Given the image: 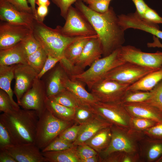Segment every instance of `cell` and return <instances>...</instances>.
<instances>
[{"label": "cell", "mask_w": 162, "mask_h": 162, "mask_svg": "<svg viewBox=\"0 0 162 162\" xmlns=\"http://www.w3.org/2000/svg\"><path fill=\"white\" fill-rule=\"evenodd\" d=\"M90 108L96 115L117 125L126 126L122 115L125 109L122 102L106 103L97 101Z\"/></svg>", "instance_id": "cell-14"}, {"label": "cell", "mask_w": 162, "mask_h": 162, "mask_svg": "<svg viewBox=\"0 0 162 162\" xmlns=\"http://www.w3.org/2000/svg\"><path fill=\"white\" fill-rule=\"evenodd\" d=\"M38 119L35 111L24 109L0 115V122L8 130L14 145L34 144Z\"/></svg>", "instance_id": "cell-2"}, {"label": "cell", "mask_w": 162, "mask_h": 162, "mask_svg": "<svg viewBox=\"0 0 162 162\" xmlns=\"http://www.w3.org/2000/svg\"><path fill=\"white\" fill-rule=\"evenodd\" d=\"M63 57H54L48 55L42 70L38 74L37 77L41 79L49 71L53 68L56 63L59 62Z\"/></svg>", "instance_id": "cell-42"}, {"label": "cell", "mask_w": 162, "mask_h": 162, "mask_svg": "<svg viewBox=\"0 0 162 162\" xmlns=\"http://www.w3.org/2000/svg\"><path fill=\"white\" fill-rule=\"evenodd\" d=\"M48 7L44 5L38 6L37 9L35 19L38 21L43 22L48 13Z\"/></svg>", "instance_id": "cell-49"}, {"label": "cell", "mask_w": 162, "mask_h": 162, "mask_svg": "<svg viewBox=\"0 0 162 162\" xmlns=\"http://www.w3.org/2000/svg\"><path fill=\"white\" fill-rule=\"evenodd\" d=\"M48 98L62 105L74 109L80 106H84L71 92L66 89Z\"/></svg>", "instance_id": "cell-30"}, {"label": "cell", "mask_w": 162, "mask_h": 162, "mask_svg": "<svg viewBox=\"0 0 162 162\" xmlns=\"http://www.w3.org/2000/svg\"><path fill=\"white\" fill-rule=\"evenodd\" d=\"M103 50L98 36L91 38L85 45L75 66L81 73L88 66H90L95 61L101 58Z\"/></svg>", "instance_id": "cell-17"}, {"label": "cell", "mask_w": 162, "mask_h": 162, "mask_svg": "<svg viewBox=\"0 0 162 162\" xmlns=\"http://www.w3.org/2000/svg\"><path fill=\"white\" fill-rule=\"evenodd\" d=\"M15 65L9 66L0 65V88L7 93L14 109L17 110L20 108V106L13 99L14 93L11 87V81L14 79Z\"/></svg>", "instance_id": "cell-22"}, {"label": "cell", "mask_w": 162, "mask_h": 162, "mask_svg": "<svg viewBox=\"0 0 162 162\" xmlns=\"http://www.w3.org/2000/svg\"><path fill=\"white\" fill-rule=\"evenodd\" d=\"M153 41L151 43H148L147 44V46L148 47H155L161 48H162V44L160 42L158 39V38L153 36Z\"/></svg>", "instance_id": "cell-52"}, {"label": "cell", "mask_w": 162, "mask_h": 162, "mask_svg": "<svg viewBox=\"0 0 162 162\" xmlns=\"http://www.w3.org/2000/svg\"><path fill=\"white\" fill-rule=\"evenodd\" d=\"M148 132L158 140H162V122L157 123L152 127Z\"/></svg>", "instance_id": "cell-48"}, {"label": "cell", "mask_w": 162, "mask_h": 162, "mask_svg": "<svg viewBox=\"0 0 162 162\" xmlns=\"http://www.w3.org/2000/svg\"><path fill=\"white\" fill-rule=\"evenodd\" d=\"M28 2L29 3L31 6L32 8V13L34 15L36 14L37 9L35 8V4L36 0H27Z\"/></svg>", "instance_id": "cell-54"}, {"label": "cell", "mask_w": 162, "mask_h": 162, "mask_svg": "<svg viewBox=\"0 0 162 162\" xmlns=\"http://www.w3.org/2000/svg\"><path fill=\"white\" fill-rule=\"evenodd\" d=\"M32 34V27L5 22L0 25V50L6 49L24 40Z\"/></svg>", "instance_id": "cell-11"}, {"label": "cell", "mask_w": 162, "mask_h": 162, "mask_svg": "<svg viewBox=\"0 0 162 162\" xmlns=\"http://www.w3.org/2000/svg\"><path fill=\"white\" fill-rule=\"evenodd\" d=\"M118 55L124 62L131 63L155 69L162 68V52L147 53L131 45L122 46Z\"/></svg>", "instance_id": "cell-7"}, {"label": "cell", "mask_w": 162, "mask_h": 162, "mask_svg": "<svg viewBox=\"0 0 162 162\" xmlns=\"http://www.w3.org/2000/svg\"><path fill=\"white\" fill-rule=\"evenodd\" d=\"M96 115L90 107L81 106L75 109L74 120L80 124H82L93 118Z\"/></svg>", "instance_id": "cell-34"}, {"label": "cell", "mask_w": 162, "mask_h": 162, "mask_svg": "<svg viewBox=\"0 0 162 162\" xmlns=\"http://www.w3.org/2000/svg\"><path fill=\"white\" fill-rule=\"evenodd\" d=\"M110 1L106 0L94 1L89 3L88 7L94 11L103 13L108 10Z\"/></svg>", "instance_id": "cell-44"}, {"label": "cell", "mask_w": 162, "mask_h": 162, "mask_svg": "<svg viewBox=\"0 0 162 162\" xmlns=\"http://www.w3.org/2000/svg\"><path fill=\"white\" fill-rule=\"evenodd\" d=\"M22 42L27 57L42 48L40 44L34 37L32 33Z\"/></svg>", "instance_id": "cell-37"}, {"label": "cell", "mask_w": 162, "mask_h": 162, "mask_svg": "<svg viewBox=\"0 0 162 162\" xmlns=\"http://www.w3.org/2000/svg\"><path fill=\"white\" fill-rule=\"evenodd\" d=\"M135 126L139 129H145L152 127L157 123L146 118H135L133 120Z\"/></svg>", "instance_id": "cell-47"}, {"label": "cell", "mask_w": 162, "mask_h": 162, "mask_svg": "<svg viewBox=\"0 0 162 162\" xmlns=\"http://www.w3.org/2000/svg\"><path fill=\"white\" fill-rule=\"evenodd\" d=\"M162 155V140H158L152 145L149 150L148 157L150 160H154Z\"/></svg>", "instance_id": "cell-45"}, {"label": "cell", "mask_w": 162, "mask_h": 162, "mask_svg": "<svg viewBox=\"0 0 162 162\" xmlns=\"http://www.w3.org/2000/svg\"><path fill=\"white\" fill-rule=\"evenodd\" d=\"M14 145L10 135L6 127L0 122V149Z\"/></svg>", "instance_id": "cell-40"}, {"label": "cell", "mask_w": 162, "mask_h": 162, "mask_svg": "<svg viewBox=\"0 0 162 162\" xmlns=\"http://www.w3.org/2000/svg\"><path fill=\"white\" fill-rule=\"evenodd\" d=\"M59 66L53 70L46 78L44 82L46 94L48 98L54 96L65 89L63 86L62 79L65 73Z\"/></svg>", "instance_id": "cell-24"}, {"label": "cell", "mask_w": 162, "mask_h": 162, "mask_svg": "<svg viewBox=\"0 0 162 162\" xmlns=\"http://www.w3.org/2000/svg\"><path fill=\"white\" fill-rule=\"evenodd\" d=\"M150 91L149 98L142 102L155 107L162 113V80Z\"/></svg>", "instance_id": "cell-33"}, {"label": "cell", "mask_w": 162, "mask_h": 162, "mask_svg": "<svg viewBox=\"0 0 162 162\" xmlns=\"http://www.w3.org/2000/svg\"><path fill=\"white\" fill-rule=\"evenodd\" d=\"M136 8V11L142 16L148 6L143 0H132Z\"/></svg>", "instance_id": "cell-50"}, {"label": "cell", "mask_w": 162, "mask_h": 162, "mask_svg": "<svg viewBox=\"0 0 162 162\" xmlns=\"http://www.w3.org/2000/svg\"><path fill=\"white\" fill-rule=\"evenodd\" d=\"M98 161L97 156L90 157L86 159H80L79 162H97Z\"/></svg>", "instance_id": "cell-53"}, {"label": "cell", "mask_w": 162, "mask_h": 162, "mask_svg": "<svg viewBox=\"0 0 162 162\" xmlns=\"http://www.w3.org/2000/svg\"><path fill=\"white\" fill-rule=\"evenodd\" d=\"M129 84L103 79L95 84L90 90L98 101L110 103L122 102Z\"/></svg>", "instance_id": "cell-8"}, {"label": "cell", "mask_w": 162, "mask_h": 162, "mask_svg": "<svg viewBox=\"0 0 162 162\" xmlns=\"http://www.w3.org/2000/svg\"><path fill=\"white\" fill-rule=\"evenodd\" d=\"M14 110L13 106L7 94L4 91L0 89V111L8 113Z\"/></svg>", "instance_id": "cell-39"}, {"label": "cell", "mask_w": 162, "mask_h": 162, "mask_svg": "<svg viewBox=\"0 0 162 162\" xmlns=\"http://www.w3.org/2000/svg\"><path fill=\"white\" fill-rule=\"evenodd\" d=\"M110 125V123L104 118L96 115L89 121L82 124L77 137L73 143L75 146L84 144L99 131Z\"/></svg>", "instance_id": "cell-19"}, {"label": "cell", "mask_w": 162, "mask_h": 162, "mask_svg": "<svg viewBox=\"0 0 162 162\" xmlns=\"http://www.w3.org/2000/svg\"><path fill=\"white\" fill-rule=\"evenodd\" d=\"M126 110L132 115L153 121L162 122V113L158 109L144 102L124 104Z\"/></svg>", "instance_id": "cell-20"}, {"label": "cell", "mask_w": 162, "mask_h": 162, "mask_svg": "<svg viewBox=\"0 0 162 162\" xmlns=\"http://www.w3.org/2000/svg\"><path fill=\"white\" fill-rule=\"evenodd\" d=\"M48 55L42 47L28 56L27 64L39 73L43 68Z\"/></svg>", "instance_id": "cell-31"}, {"label": "cell", "mask_w": 162, "mask_h": 162, "mask_svg": "<svg viewBox=\"0 0 162 162\" xmlns=\"http://www.w3.org/2000/svg\"><path fill=\"white\" fill-rule=\"evenodd\" d=\"M0 19L11 23L31 27L35 17L32 13L20 11L10 3L0 0Z\"/></svg>", "instance_id": "cell-16"}, {"label": "cell", "mask_w": 162, "mask_h": 162, "mask_svg": "<svg viewBox=\"0 0 162 162\" xmlns=\"http://www.w3.org/2000/svg\"><path fill=\"white\" fill-rule=\"evenodd\" d=\"M76 146L59 151L41 152L47 162H79Z\"/></svg>", "instance_id": "cell-26"}, {"label": "cell", "mask_w": 162, "mask_h": 162, "mask_svg": "<svg viewBox=\"0 0 162 162\" xmlns=\"http://www.w3.org/2000/svg\"><path fill=\"white\" fill-rule=\"evenodd\" d=\"M38 74L28 64L15 65L14 79L15 81L13 92L18 104L24 94L32 87Z\"/></svg>", "instance_id": "cell-12"}, {"label": "cell", "mask_w": 162, "mask_h": 162, "mask_svg": "<svg viewBox=\"0 0 162 162\" xmlns=\"http://www.w3.org/2000/svg\"><path fill=\"white\" fill-rule=\"evenodd\" d=\"M132 148L130 141L127 138L119 132L113 131L110 143L104 154L108 155L116 152H129Z\"/></svg>", "instance_id": "cell-27"}, {"label": "cell", "mask_w": 162, "mask_h": 162, "mask_svg": "<svg viewBox=\"0 0 162 162\" xmlns=\"http://www.w3.org/2000/svg\"><path fill=\"white\" fill-rule=\"evenodd\" d=\"M77 146L76 153L79 160L96 156L98 154L97 152L87 144H83Z\"/></svg>", "instance_id": "cell-38"}, {"label": "cell", "mask_w": 162, "mask_h": 162, "mask_svg": "<svg viewBox=\"0 0 162 162\" xmlns=\"http://www.w3.org/2000/svg\"><path fill=\"white\" fill-rule=\"evenodd\" d=\"M141 16L145 20L151 23L154 24L162 23V17L155 10L149 6Z\"/></svg>", "instance_id": "cell-41"}, {"label": "cell", "mask_w": 162, "mask_h": 162, "mask_svg": "<svg viewBox=\"0 0 162 162\" xmlns=\"http://www.w3.org/2000/svg\"><path fill=\"white\" fill-rule=\"evenodd\" d=\"M62 83L63 87L71 92L83 105L90 107L98 101L93 94L86 90L82 82L70 79L65 72L62 77Z\"/></svg>", "instance_id": "cell-18"}, {"label": "cell", "mask_w": 162, "mask_h": 162, "mask_svg": "<svg viewBox=\"0 0 162 162\" xmlns=\"http://www.w3.org/2000/svg\"><path fill=\"white\" fill-rule=\"evenodd\" d=\"M150 91L127 90L122 100L123 103H136L144 102L150 97Z\"/></svg>", "instance_id": "cell-32"}, {"label": "cell", "mask_w": 162, "mask_h": 162, "mask_svg": "<svg viewBox=\"0 0 162 162\" xmlns=\"http://www.w3.org/2000/svg\"><path fill=\"white\" fill-rule=\"evenodd\" d=\"M63 27L59 26L61 32L70 37H88L97 35L89 22L76 8H69Z\"/></svg>", "instance_id": "cell-6"}, {"label": "cell", "mask_w": 162, "mask_h": 162, "mask_svg": "<svg viewBox=\"0 0 162 162\" xmlns=\"http://www.w3.org/2000/svg\"><path fill=\"white\" fill-rule=\"evenodd\" d=\"M0 162H17L10 154L4 149H0Z\"/></svg>", "instance_id": "cell-51"}, {"label": "cell", "mask_w": 162, "mask_h": 162, "mask_svg": "<svg viewBox=\"0 0 162 162\" xmlns=\"http://www.w3.org/2000/svg\"><path fill=\"white\" fill-rule=\"evenodd\" d=\"M118 23L122 28H133L150 33L162 40V31L158 24L150 23L143 19L136 11L134 13L118 15Z\"/></svg>", "instance_id": "cell-13"}, {"label": "cell", "mask_w": 162, "mask_h": 162, "mask_svg": "<svg viewBox=\"0 0 162 162\" xmlns=\"http://www.w3.org/2000/svg\"><path fill=\"white\" fill-rule=\"evenodd\" d=\"M119 48L109 55L95 61L86 71L68 76L72 80L85 83L91 90L95 84L103 79L109 71L124 63L118 56Z\"/></svg>", "instance_id": "cell-5"}, {"label": "cell", "mask_w": 162, "mask_h": 162, "mask_svg": "<svg viewBox=\"0 0 162 162\" xmlns=\"http://www.w3.org/2000/svg\"><path fill=\"white\" fill-rule=\"evenodd\" d=\"M124 162H131V160L130 158L128 157L125 158L123 160Z\"/></svg>", "instance_id": "cell-57"}, {"label": "cell", "mask_w": 162, "mask_h": 162, "mask_svg": "<svg viewBox=\"0 0 162 162\" xmlns=\"http://www.w3.org/2000/svg\"><path fill=\"white\" fill-rule=\"evenodd\" d=\"M97 36L98 35L93 37H84L73 42L65 49L63 57L72 65L75 66V64L88 41L91 38Z\"/></svg>", "instance_id": "cell-25"}, {"label": "cell", "mask_w": 162, "mask_h": 162, "mask_svg": "<svg viewBox=\"0 0 162 162\" xmlns=\"http://www.w3.org/2000/svg\"><path fill=\"white\" fill-rule=\"evenodd\" d=\"M70 124V122L56 118L46 109L39 117L34 144L41 151Z\"/></svg>", "instance_id": "cell-4"}, {"label": "cell", "mask_w": 162, "mask_h": 162, "mask_svg": "<svg viewBox=\"0 0 162 162\" xmlns=\"http://www.w3.org/2000/svg\"><path fill=\"white\" fill-rule=\"evenodd\" d=\"M31 27L33 35L48 55L54 57H63L64 51L69 44L76 40L86 37L67 36L61 32L59 26L52 28L35 19Z\"/></svg>", "instance_id": "cell-3"}, {"label": "cell", "mask_w": 162, "mask_h": 162, "mask_svg": "<svg viewBox=\"0 0 162 162\" xmlns=\"http://www.w3.org/2000/svg\"><path fill=\"white\" fill-rule=\"evenodd\" d=\"M157 70L125 62L109 71L103 79L113 80L130 85L147 74Z\"/></svg>", "instance_id": "cell-9"}, {"label": "cell", "mask_w": 162, "mask_h": 162, "mask_svg": "<svg viewBox=\"0 0 162 162\" xmlns=\"http://www.w3.org/2000/svg\"><path fill=\"white\" fill-rule=\"evenodd\" d=\"M46 107L53 116L61 120L70 122L74 119L75 109L65 106L48 98Z\"/></svg>", "instance_id": "cell-28"}, {"label": "cell", "mask_w": 162, "mask_h": 162, "mask_svg": "<svg viewBox=\"0 0 162 162\" xmlns=\"http://www.w3.org/2000/svg\"><path fill=\"white\" fill-rule=\"evenodd\" d=\"M36 4L38 6L42 5L48 6L50 4L49 0H36Z\"/></svg>", "instance_id": "cell-55"}, {"label": "cell", "mask_w": 162, "mask_h": 162, "mask_svg": "<svg viewBox=\"0 0 162 162\" xmlns=\"http://www.w3.org/2000/svg\"><path fill=\"white\" fill-rule=\"evenodd\" d=\"M109 129L103 128L86 141L84 144H87L99 152L106 145L110 136Z\"/></svg>", "instance_id": "cell-29"}, {"label": "cell", "mask_w": 162, "mask_h": 162, "mask_svg": "<svg viewBox=\"0 0 162 162\" xmlns=\"http://www.w3.org/2000/svg\"><path fill=\"white\" fill-rule=\"evenodd\" d=\"M75 5L95 31L101 44L104 57L123 46L125 40L124 31L120 26L118 16L112 7L101 13L91 10L82 1H77Z\"/></svg>", "instance_id": "cell-1"}, {"label": "cell", "mask_w": 162, "mask_h": 162, "mask_svg": "<svg viewBox=\"0 0 162 162\" xmlns=\"http://www.w3.org/2000/svg\"><path fill=\"white\" fill-rule=\"evenodd\" d=\"M98 0H106L111 1V0H84L83 1V2L86 3L87 4H88L89 3L91 2Z\"/></svg>", "instance_id": "cell-56"}, {"label": "cell", "mask_w": 162, "mask_h": 162, "mask_svg": "<svg viewBox=\"0 0 162 162\" xmlns=\"http://www.w3.org/2000/svg\"><path fill=\"white\" fill-rule=\"evenodd\" d=\"M10 3L19 10L32 13L31 6H29L27 0H2Z\"/></svg>", "instance_id": "cell-46"}, {"label": "cell", "mask_w": 162, "mask_h": 162, "mask_svg": "<svg viewBox=\"0 0 162 162\" xmlns=\"http://www.w3.org/2000/svg\"><path fill=\"white\" fill-rule=\"evenodd\" d=\"M74 146L72 142L58 136L41 151H59L69 149Z\"/></svg>", "instance_id": "cell-35"}, {"label": "cell", "mask_w": 162, "mask_h": 162, "mask_svg": "<svg viewBox=\"0 0 162 162\" xmlns=\"http://www.w3.org/2000/svg\"><path fill=\"white\" fill-rule=\"evenodd\" d=\"M159 161L160 162H162V158Z\"/></svg>", "instance_id": "cell-58"}, {"label": "cell", "mask_w": 162, "mask_h": 162, "mask_svg": "<svg viewBox=\"0 0 162 162\" xmlns=\"http://www.w3.org/2000/svg\"><path fill=\"white\" fill-rule=\"evenodd\" d=\"M1 149H4L17 162H47L34 144H14Z\"/></svg>", "instance_id": "cell-15"}, {"label": "cell", "mask_w": 162, "mask_h": 162, "mask_svg": "<svg viewBox=\"0 0 162 162\" xmlns=\"http://www.w3.org/2000/svg\"><path fill=\"white\" fill-rule=\"evenodd\" d=\"M56 5L60 10L61 16L65 19H66L67 13L70 7L72 4L77 1L84 0H51Z\"/></svg>", "instance_id": "cell-43"}, {"label": "cell", "mask_w": 162, "mask_h": 162, "mask_svg": "<svg viewBox=\"0 0 162 162\" xmlns=\"http://www.w3.org/2000/svg\"><path fill=\"white\" fill-rule=\"evenodd\" d=\"M82 124L74 125L68 127L58 136L59 137L73 143L76 139Z\"/></svg>", "instance_id": "cell-36"}, {"label": "cell", "mask_w": 162, "mask_h": 162, "mask_svg": "<svg viewBox=\"0 0 162 162\" xmlns=\"http://www.w3.org/2000/svg\"><path fill=\"white\" fill-rule=\"evenodd\" d=\"M48 98L44 82L37 77L31 88L22 98L19 105L23 109L35 111L39 117L46 109Z\"/></svg>", "instance_id": "cell-10"}, {"label": "cell", "mask_w": 162, "mask_h": 162, "mask_svg": "<svg viewBox=\"0 0 162 162\" xmlns=\"http://www.w3.org/2000/svg\"><path fill=\"white\" fill-rule=\"evenodd\" d=\"M162 80V68L146 75L130 85L128 90L150 91Z\"/></svg>", "instance_id": "cell-23"}, {"label": "cell", "mask_w": 162, "mask_h": 162, "mask_svg": "<svg viewBox=\"0 0 162 162\" xmlns=\"http://www.w3.org/2000/svg\"><path fill=\"white\" fill-rule=\"evenodd\" d=\"M27 58L22 41L10 47L0 50V65L27 64Z\"/></svg>", "instance_id": "cell-21"}]
</instances>
